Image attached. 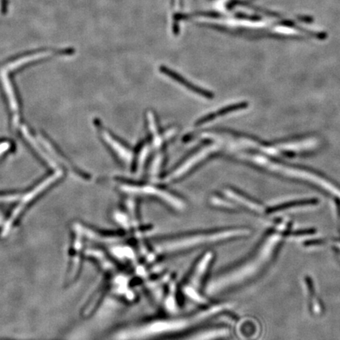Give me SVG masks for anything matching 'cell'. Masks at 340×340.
I'll use <instances>...</instances> for the list:
<instances>
[{"label": "cell", "instance_id": "cell-6", "mask_svg": "<svg viewBox=\"0 0 340 340\" xmlns=\"http://www.w3.org/2000/svg\"><path fill=\"white\" fill-rule=\"evenodd\" d=\"M214 150V146H210V147H207L203 148L201 151H199L197 153L195 154L192 157H190L189 159L185 161L183 165H181L178 167V169H176V171L172 173L171 177H169V179L175 180L177 178H179L181 176L183 175L184 173L189 171V169L197 165L199 161L204 159L205 157H207L210 152Z\"/></svg>", "mask_w": 340, "mask_h": 340}, {"label": "cell", "instance_id": "cell-5", "mask_svg": "<svg viewBox=\"0 0 340 340\" xmlns=\"http://www.w3.org/2000/svg\"><path fill=\"white\" fill-rule=\"evenodd\" d=\"M122 188L126 191H129V192L155 195L156 197L165 200V203H167L169 205L174 207L175 209H179V210L184 209V204L178 198H176L175 196H173L167 191L153 187V186H143V187H140V186L139 187L137 186H124Z\"/></svg>", "mask_w": 340, "mask_h": 340}, {"label": "cell", "instance_id": "cell-1", "mask_svg": "<svg viewBox=\"0 0 340 340\" xmlns=\"http://www.w3.org/2000/svg\"><path fill=\"white\" fill-rule=\"evenodd\" d=\"M231 305L221 303L215 305L205 311L185 317L166 320H152L150 322L128 327L118 331L113 337L114 340H149L162 336L181 333L197 326L203 320L210 318L215 314L229 310Z\"/></svg>", "mask_w": 340, "mask_h": 340}, {"label": "cell", "instance_id": "cell-9", "mask_svg": "<svg viewBox=\"0 0 340 340\" xmlns=\"http://www.w3.org/2000/svg\"><path fill=\"white\" fill-rule=\"evenodd\" d=\"M306 285H307V291H308L309 296H310V308L314 314L320 315L323 312L322 303L320 302V299L317 297L316 290H314V287L313 285L311 279L307 277L306 279Z\"/></svg>", "mask_w": 340, "mask_h": 340}, {"label": "cell", "instance_id": "cell-8", "mask_svg": "<svg viewBox=\"0 0 340 340\" xmlns=\"http://www.w3.org/2000/svg\"><path fill=\"white\" fill-rule=\"evenodd\" d=\"M101 132L104 140L109 144V147H111L112 149L114 150L115 153L119 157H121L123 161L130 162L131 157H132L131 151L127 147L124 146L123 143H121L119 140L113 137L109 131L102 130Z\"/></svg>", "mask_w": 340, "mask_h": 340}, {"label": "cell", "instance_id": "cell-2", "mask_svg": "<svg viewBox=\"0 0 340 340\" xmlns=\"http://www.w3.org/2000/svg\"><path fill=\"white\" fill-rule=\"evenodd\" d=\"M250 234L251 232L247 229H224L220 231L184 235L161 241L156 245V251L160 254H175L197 248L203 245L221 243L224 241L247 236Z\"/></svg>", "mask_w": 340, "mask_h": 340}, {"label": "cell", "instance_id": "cell-7", "mask_svg": "<svg viewBox=\"0 0 340 340\" xmlns=\"http://www.w3.org/2000/svg\"><path fill=\"white\" fill-rule=\"evenodd\" d=\"M160 71L162 74H165L167 77H169V78H172L173 80L177 81L178 84L183 86L186 89L189 90V91H191V92H194V93L198 94L199 96H202V97L206 98V99H210V98L213 97L210 92L206 91V90L202 89L200 87H198V86L195 85V84H191V83H190V81L186 80L183 77H181L180 74L173 71L172 70H169L165 66H161Z\"/></svg>", "mask_w": 340, "mask_h": 340}, {"label": "cell", "instance_id": "cell-11", "mask_svg": "<svg viewBox=\"0 0 340 340\" xmlns=\"http://www.w3.org/2000/svg\"><path fill=\"white\" fill-rule=\"evenodd\" d=\"M316 203H317L316 199H312L283 203V204H279V205L270 207V208L267 209L266 213H276V212H279V211L285 210V209H290V208H292V207H301V206L316 205Z\"/></svg>", "mask_w": 340, "mask_h": 340}, {"label": "cell", "instance_id": "cell-12", "mask_svg": "<svg viewBox=\"0 0 340 340\" xmlns=\"http://www.w3.org/2000/svg\"><path fill=\"white\" fill-rule=\"evenodd\" d=\"M7 10V0H1V12L5 14Z\"/></svg>", "mask_w": 340, "mask_h": 340}, {"label": "cell", "instance_id": "cell-10", "mask_svg": "<svg viewBox=\"0 0 340 340\" xmlns=\"http://www.w3.org/2000/svg\"><path fill=\"white\" fill-rule=\"evenodd\" d=\"M247 103H242V104H234V105H229V106H226V107L222 108V109H220L218 111L212 113L211 114H209V115L203 117V118L199 120V122L196 123V125L199 126V125L208 123V122L213 121L215 118H217L218 116L226 115V114H228L229 113H232V112L236 111V110H239V109L247 108Z\"/></svg>", "mask_w": 340, "mask_h": 340}, {"label": "cell", "instance_id": "cell-3", "mask_svg": "<svg viewBox=\"0 0 340 340\" xmlns=\"http://www.w3.org/2000/svg\"><path fill=\"white\" fill-rule=\"evenodd\" d=\"M264 249L257 253L252 259L247 261L244 264L237 267L232 272L224 273L211 281L207 287V292L211 294H217L225 289L239 285L244 281H247L255 276L259 269L264 265L267 259L264 258Z\"/></svg>", "mask_w": 340, "mask_h": 340}, {"label": "cell", "instance_id": "cell-4", "mask_svg": "<svg viewBox=\"0 0 340 340\" xmlns=\"http://www.w3.org/2000/svg\"><path fill=\"white\" fill-rule=\"evenodd\" d=\"M211 259H212V255L210 253L204 255L203 259H201V261L198 263L197 266L195 267V271L191 276L190 282L184 289L185 292L188 295V297L194 298L197 302H203V298H201V296H199V294H198L197 290L198 288L200 287V285H201L200 283H201L202 279L203 278V276L205 275L206 272L208 269Z\"/></svg>", "mask_w": 340, "mask_h": 340}]
</instances>
